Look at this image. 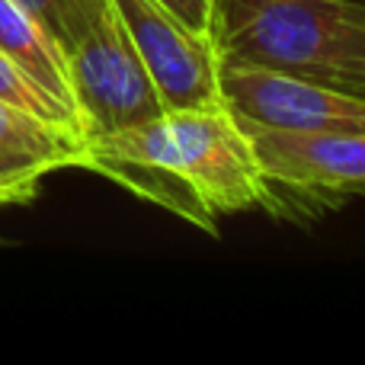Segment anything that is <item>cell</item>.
Masks as SVG:
<instances>
[{
  "instance_id": "cell-1",
  "label": "cell",
  "mask_w": 365,
  "mask_h": 365,
  "mask_svg": "<svg viewBox=\"0 0 365 365\" xmlns=\"http://www.w3.org/2000/svg\"><path fill=\"white\" fill-rule=\"evenodd\" d=\"M83 167L208 234L218 231V215L266 205L269 195L250 135L225 103L90 138Z\"/></svg>"
},
{
  "instance_id": "cell-2",
  "label": "cell",
  "mask_w": 365,
  "mask_h": 365,
  "mask_svg": "<svg viewBox=\"0 0 365 365\" xmlns=\"http://www.w3.org/2000/svg\"><path fill=\"white\" fill-rule=\"evenodd\" d=\"M218 61L365 96V0H215Z\"/></svg>"
},
{
  "instance_id": "cell-3",
  "label": "cell",
  "mask_w": 365,
  "mask_h": 365,
  "mask_svg": "<svg viewBox=\"0 0 365 365\" xmlns=\"http://www.w3.org/2000/svg\"><path fill=\"white\" fill-rule=\"evenodd\" d=\"M68 68L87 141L167 113L115 6L68 48Z\"/></svg>"
},
{
  "instance_id": "cell-4",
  "label": "cell",
  "mask_w": 365,
  "mask_h": 365,
  "mask_svg": "<svg viewBox=\"0 0 365 365\" xmlns=\"http://www.w3.org/2000/svg\"><path fill=\"white\" fill-rule=\"evenodd\" d=\"M266 177V202L298 199L304 208H336L365 195V132H282L244 122Z\"/></svg>"
},
{
  "instance_id": "cell-5",
  "label": "cell",
  "mask_w": 365,
  "mask_h": 365,
  "mask_svg": "<svg viewBox=\"0 0 365 365\" xmlns=\"http://www.w3.org/2000/svg\"><path fill=\"white\" fill-rule=\"evenodd\" d=\"M218 83L221 103L253 125L311 135L365 132V96L234 61H221Z\"/></svg>"
},
{
  "instance_id": "cell-6",
  "label": "cell",
  "mask_w": 365,
  "mask_h": 365,
  "mask_svg": "<svg viewBox=\"0 0 365 365\" xmlns=\"http://www.w3.org/2000/svg\"><path fill=\"white\" fill-rule=\"evenodd\" d=\"M113 6L167 113L218 106L221 61L212 38L182 26L158 0H113Z\"/></svg>"
},
{
  "instance_id": "cell-7",
  "label": "cell",
  "mask_w": 365,
  "mask_h": 365,
  "mask_svg": "<svg viewBox=\"0 0 365 365\" xmlns=\"http://www.w3.org/2000/svg\"><path fill=\"white\" fill-rule=\"evenodd\" d=\"M87 141L36 113L0 100V205H19L45 177L83 167Z\"/></svg>"
},
{
  "instance_id": "cell-8",
  "label": "cell",
  "mask_w": 365,
  "mask_h": 365,
  "mask_svg": "<svg viewBox=\"0 0 365 365\" xmlns=\"http://www.w3.org/2000/svg\"><path fill=\"white\" fill-rule=\"evenodd\" d=\"M0 51L32 83H38L83 132L81 113H77V103H74V87H71L68 51L48 32V26L36 13L26 10L23 4H16V0H0Z\"/></svg>"
},
{
  "instance_id": "cell-9",
  "label": "cell",
  "mask_w": 365,
  "mask_h": 365,
  "mask_svg": "<svg viewBox=\"0 0 365 365\" xmlns=\"http://www.w3.org/2000/svg\"><path fill=\"white\" fill-rule=\"evenodd\" d=\"M29 13H36L48 32L64 45V51L90 29L100 16L113 10V0H16Z\"/></svg>"
},
{
  "instance_id": "cell-10",
  "label": "cell",
  "mask_w": 365,
  "mask_h": 365,
  "mask_svg": "<svg viewBox=\"0 0 365 365\" xmlns=\"http://www.w3.org/2000/svg\"><path fill=\"white\" fill-rule=\"evenodd\" d=\"M0 100L13 103V106L26 109V113L42 115V119L55 122V125L68 128V132H74V135H81V138H83L81 125H77V122L71 119V115L64 113V109L58 106V103L51 100L42 87H38V83H32L29 77H26L23 71H19L16 64L4 55V51H0ZM83 141H87V138H83Z\"/></svg>"
},
{
  "instance_id": "cell-11",
  "label": "cell",
  "mask_w": 365,
  "mask_h": 365,
  "mask_svg": "<svg viewBox=\"0 0 365 365\" xmlns=\"http://www.w3.org/2000/svg\"><path fill=\"white\" fill-rule=\"evenodd\" d=\"M164 10H170L182 26H189L192 32L212 38V10L215 0H158Z\"/></svg>"
}]
</instances>
